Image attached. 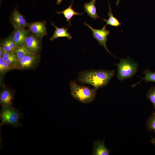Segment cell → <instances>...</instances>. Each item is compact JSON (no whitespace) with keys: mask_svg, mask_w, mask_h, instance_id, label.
I'll list each match as a JSON object with an SVG mask.
<instances>
[{"mask_svg":"<svg viewBox=\"0 0 155 155\" xmlns=\"http://www.w3.org/2000/svg\"><path fill=\"white\" fill-rule=\"evenodd\" d=\"M143 73L144 74V78H141L142 80H144L145 82H155V72H152L148 69L144 71Z\"/></svg>","mask_w":155,"mask_h":155,"instance_id":"obj_22","label":"cell"},{"mask_svg":"<svg viewBox=\"0 0 155 155\" xmlns=\"http://www.w3.org/2000/svg\"><path fill=\"white\" fill-rule=\"evenodd\" d=\"M151 142L155 146V137L152 138Z\"/></svg>","mask_w":155,"mask_h":155,"instance_id":"obj_26","label":"cell"},{"mask_svg":"<svg viewBox=\"0 0 155 155\" xmlns=\"http://www.w3.org/2000/svg\"><path fill=\"white\" fill-rule=\"evenodd\" d=\"M21 114L19 110L15 109L13 107L2 106L0 113L1 120L0 127L2 125H9L16 127L22 126L19 122L22 118Z\"/></svg>","mask_w":155,"mask_h":155,"instance_id":"obj_3","label":"cell"},{"mask_svg":"<svg viewBox=\"0 0 155 155\" xmlns=\"http://www.w3.org/2000/svg\"><path fill=\"white\" fill-rule=\"evenodd\" d=\"M73 1L71 0L70 5L67 8L63 10L61 12L56 11L57 14L63 13L66 20V21L69 23V25H72L71 24V18L75 15L82 16L84 11L79 13L76 12L72 8L73 5Z\"/></svg>","mask_w":155,"mask_h":155,"instance_id":"obj_15","label":"cell"},{"mask_svg":"<svg viewBox=\"0 0 155 155\" xmlns=\"http://www.w3.org/2000/svg\"><path fill=\"white\" fill-rule=\"evenodd\" d=\"M3 51L4 50L3 48L0 46V58L1 57Z\"/></svg>","mask_w":155,"mask_h":155,"instance_id":"obj_25","label":"cell"},{"mask_svg":"<svg viewBox=\"0 0 155 155\" xmlns=\"http://www.w3.org/2000/svg\"><path fill=\"white\" fill-rule=\"evenodd\" d=\"M13 52H8L3 51L1 57L5 61L8 59Z\"/></svg>","mask_w":155,"mask_h":155,"instance_id":"obj_24","label":"cell"},{"mask_svg":"<svg viewBox=\"0 0 155 155\" xmlns=\"http://www.w3.org/2000/svg\"><path fill=\"white\" fill-rule=\"evenodd\" d=\"M40 59L39 54L32 53L27 55L19 61L16 69L24 70L34 69L38 65Z\"/></svg>","mask_w":155,"mask_h":155,"instance_id":"obj_5","label":"cell"},{"mask_svg":"<svg viewBox=\"0 0 155 155\" xmlns=\"http://www.w3.org/2000/svg\"><path fill=\"white\" fill-rule=\"evenodd\" d=\"M96 0H91L88 3H86L84 5L85 11L91 18L94 20L101 18L98 15L95 3Z\"/></svg>","mask_w":155,"mask_h":155,"instance_id":"obj_16","label":"cell"},{"mask_svg":"<svg viewBox=\"0 0 155 155\" xmlns=\"http://www.w3.org/2000/svg\"><path fill=\"white\" fill-rule=\"evenodd\" d=\"M84 24L92 31L93 37L97 40L98 43L103 46L110 54L115 57L110 52L106 46V43L108 40V37L110 35V32L106 29V25L104 26L101 29H97L93 28L86 23H84Z\"/></svg>","mask_w":155,"mask_h":155,"instance_id":"obj_6","label":"cell"},{"mask_svg":"<svg viewBox=\"0 0 155 155\" xmlns=\"http://www.w3.org/2000/svg\"><path fill=\"white\" fill-rule=\"evenodd\" d=\"M146 97L152 103L153 108L155 109V86L151 87L146 93Z\"/></svg>","mask_w":155,"mask_h":155,"instance_id":"obj_23","label":"cell"},{"mask_svg":"<svg viewBox=\"0 0 155 155\" xmlns=\"http://www.w3.org/2000/svg\"><path fill=\"white\" fill-rule=\"evenodd\" d=\"M13 69L2 57L0 58V73L4 75L7 72Z\"/></svg>","mask_w":155,"mask_h":155,"instance_id":"obj_19","label":"cell"},{"mask_svg":"<svg viewBox=\"0 0 155 155\" xmlns=\"http://www.w3.org/2000/svg\"><path fill=\"white\" fill-rule=\"evenodd\" d=\"M0 46L4 51L6 52H14L18 47L14 42L12 37V33L8 37L3 40L1 43Z\"/></svg>","mask_w":155,"mask_h":155,"instance_id":"obj_14","label":"cell"},{"mask_svg":"<svg viewBox=\"0 0 155 155\" xmlns=\"http://www.w3.org/2000/svg\"><path fill=\"white\" fill-rule=\"evenodd\" d=\"M10 22L14 29H25L28 25L24 17L16 9L11 14Z\"/></svg>","mask_w":155,"mask_h":155,"instance_id":"obj_9","label":"cell"},{"mask_svg":"<svg viewBox=\"0 0 155 155\" xmlns=\"http://www.w3.org/2000/svg\"><path fill=\"white\" fill-rule=\"evenodd\" d=\"M29 30L36 37L42 38L47 35L45 22H36L28 23Z\"/></svg>","mask_w":155,"mask_h":155,"instance_id":"obj_7","label":"cell"},{"mask_svg":"<svg viewBox=\"0 0 155 155\" xmlns=\"http://www.w3.org/2000/svg\"><path fill=\"white\" fill-rule=\"evenodd\" d=\"M109 6V10L107 13L108 16V19H102L106 22V25H109L113 27H118L120 26L121 23L119 22L118 19L115 17L113 15L111 7V5L109 4L108 0Z\"/></svg>","mask_w":155,"mask_h":155,"instance_id":"obj_17","label":"cell"},{"mask_svg":"<svg viewBox=\"0 0 155 155\" xmlns=\"http://www.w3.org/2000/svg\"><path fill=\"white\" fill-rule=\"evenodd\" d=\"M121 0H118L116 2V5L117 6L118 5L119 3Z\"/></svg>","mask_w":155,"mask_h":155,"instance_id":"obj_28","label":"cell"},{"mask_svg":"<svg viewBox=\"0 0 155 155\" xmlns=\"http://www.w3.org/2000/svg\"><path fill=\"white\" fill-rule=\"evenodd\" d=\"M13 69H16L19 61L14 52L8 59L5 61Z\"/></svg>","mask_w":155,"mask_h":155,"instance_id":"obj_21","label":"cell"},{"mask_svg":"<svg viewBox=\"0 0 155 155\" xmlns=\"http://www.w3.org/2000/svg\"><path fill=\"white\" fill-rule=\"evenodd\" d=\"M41 38L34 34H30L26 39L24 44L32 53L39 54L41 48Z\"/></svg>","mask_w":155,"mask_h":155,"instance_id":"obj_8","label":"cell"},{"mask_svg":"<svg viewBox=\"0 0 155 155\" xmlns=\"http://www.w3.org/2000/svg\"><path fill=\"white\" fill-rule=\"evenodd\" d=\"M14 52L19 61L24 56L33 53H32L24 44L18 46Z\"/></svg>","mask_w":155,"mask_h":155,"instance_id":"obj_18","label":"cell"},{"mask_svg":"<svg viewBox=\"0 0 155 155\" xmlns=\"http://www.w3.org/2000/svg\"><path fill=\"white\" fill-rule=\"evenodd\" d=\"M70 86L72 96L81 102H90L95 97L96 89L94 88L78 85L74 81L70 82Z\"/></svg>","mask_w":155,"mask_h":155,"instance_id":"obj_2","label":"cell"},{"mask_svg":"<svg viewBox=\"0 0 155 155\" xmlns=\"http://www.w3.org/2000/svg\"><path fill=\"white\" fill-rule=\"evenodd\" d=\"M63 0H57L56 3L57 5H60L61 4Z\"/></svg>","mask_w":155,"mask_h":155,"instance_id":"obj_27","label":"cell"},{"mask_svg":"<svg viewBox=\"0 0 155 155\" xmlns=\"http://www.w3.org/2000/svg\"><path fill=\"white\" fill-rule=\"evenodd\" d=\"M146 126L148 131L155 132V112L153 113L149 118Z\"/></svg>","mask_w":155,"mask_h":155,"instance_id":"obj_20","label":"cell"},{"mask_svg":"<svg viewBox=\"0 0 155 155\" xmlns=\"http://www.w3.org/2000/svg\"><path fill=\"white\" fill-rule=\"evenodd\" d=\"M12 33L13 40L17 46L24 44L25 40L30 34L29 30L14 29Z\"/></svg>","mask_w":155,"mask_h":155,"instance_id":"obj_11","label":"cell"},{"mask_svg":"<svg viewBox=\"0 0 155 155\" xmlns=\"http://www.w3.org/2000/svg\"><path fill=\"white\" fill-rule=\"evenodd\" d=\"M116 65L117 66V76L120 81L132 77L137 71V64L129 58L121 59L120 63Z\"/></svg>","mask_w":155,"mask_h":155,"instance_id":"obj_4","label":"cell"},{"mask_svg":"<svg viewBox=\"0 0 155 155\" xmlns=\"http://www.w3.org/2000/svg\"><path fill=\"white\" fill-rule=\"evenodd\" d=\"M51 25L55 28L53 34L50 39V41H52L57 38L60 37H66L69 39L72 38V36L70 34L67 32V30L69 25H68L66 28L64 26L62 28H58L55 25L54 23L51 22Z\"/></svg>","mask_w":155,"mask_h":155,"instance_id":"obj_13","label":"cell"},{"mask_svg":"<svg viewBox=\"0 0 155 155\" xmlns=\"http://www.w3.org/2000/svg\"><path fill=\"white\" fill-rule=\"evenodd\" d=\"M115 72L114 70L103 69L81 71L79 73L78 80L81 84L91 85L97 89L106 86Z\"/></svg>","mask_w":155,"mask_h":155,"instance_id":"obj_1","label":"cell"},{"mask_svg":"<svg viewBox=\"0 0 155 155\" xmlns=\"http://www.w3.org/2000/svg\"><path fill=\"white\" fill-rule=\"evenodd\" d=\"M15 94L14 91L8 88L2 90L0 95V104L2 106L13 107V102Z\"/></svg>","mask_w":155,"mask_h":155,"instance_id":"obj_10","label":"cell"},{"mask_svg":"<svg viewBox=\"0 0 155 155\" xmlns=\"http://www.w3.org/2000/svg\"><path fill=\"white\" fill-rule=\"evenodd\" d=\"M110 152V151L105 146L104 140L94 141L93 152L92 155H108Z\"/></svg>","mask_w":155,"mask_h":155,"instance_id":"obj_12","label":"cell"}]
</instances>
